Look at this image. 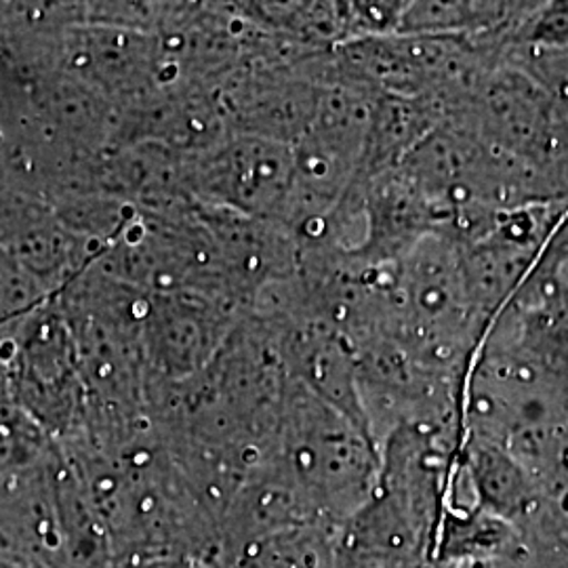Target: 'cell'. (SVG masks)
<instances>
[{
	"label": "cell",
	"mask_w": 568,
	"mask_h": 568,
	"mask_svg": "<svg viewBox=\"0 0 568 568\" xmlns=\"http://www.w3.org/2000/svg\"><path fill=\"white\" fill-rule=\"evenodd\" d=\"M462 447L464 436L450 427L392 429L368 499L335 530V568H436Z\"/></svg>",
	"instance_id": "cell-1"
},
{
	"label": "cell",
	"mask_w": 568,
	"mask_h": 568,
	"mask_svg": "<svg viewBox=\"0 0 568 568\" xmlns=\"http://www.w3.org/2000/svg\"><path fill=\"white\" fill-rule=\"evenodd\" d=\"M264 464L295 488L323 525L337 528L375 487L379 448L342 410L288 379Z\"/></svg>",
	"instance_id": "cell-2"
},
{
	"label": "cell",
	"mask_w": 568,
	"mask_h": 568,
	"mask_svg": "<svg viewBox=\"0 0 568 568\" xmlns=\"http://www.w3.org/2000/svg\"><path fill=\"white\" fill-rule=\"evenodd\" d=\"M182 190L206 206L288 230L297 190L293 148L251 133L220 140L182 163Z\"/></svg>",
	"instance_id": "cell-3"
},
{
	"label": "cell",
	"mask_w": 568,
	"mask_h": 568,
	"mask_svg": "<svg viewBox=\"0 0 568 568\" xmlns=\"http://www.w3.org/2000/svg\"><path fill=\"white\" fill-rule=\"evenodd\" d=\"M236 310L199 291L148 293L142 349L150 384L178 386L201 375L241 325Z\"/></svg>",
	"instance_id": "cell-4"
},
{
	"label": "cell",
	"mask_w": 568,
	"mask_h": 568,
	"mask_svg": "<svg viewBox=\"0 0 568 568\" xmlns=\"http://www.w3.org/2000/svg\"><path fill=\"white\" fill-rule=\"evenodd\" d=\"M335 530L310 525L248 541L220 558V568H335Z\"/></svg>",
	"instance_id": "cell-5"
},
{
	"label": "cell",
	"mask_w": 568,
	"mask_h": 568,
	"mask_svg": "<svg viewBox=\"0 0 568 568\" xmlns=\"http://www.w3.org/2000/svg\"><path fill=\"white\" fill-rule=\"evenodd\" d=\"M108 568H220V565L196 558H126L112 560Z\"/></svg>",
	"instance_id": "cell-6"
}]
</instances>
